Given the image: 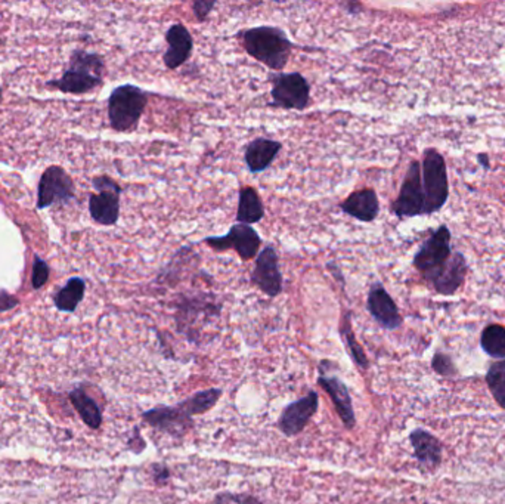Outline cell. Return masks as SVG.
I'll list each match as a JSON object with an SVG mask.
<instances>
[{
	"label": "cell",
	"instance_id": "17",
	"mask_svg": "<svg viewBox=\"0 0 505 504\" xmlns=\"http://www.w3.org/2000/svg\"><path fill=\"white\" fill-rule=\"evenodd\" d=\"M222 307L214 300H210L205 294L194 296V298L179 299L178 307H176V324L180 333H192V324L196 323V318L200 314L205 316H220Z\"/></svg>",
	"mask_w": 505,
	"mask_h": 504
},
{
	"label": "cell",
	"instance_id": "27",
	"mask_svg": "<svg viewBox=\"0 0 505 504\" xmlns=\"http://www.w3.org/2000/svg\"><path fill=\"white\" fill-rule=\"evenodd\" d=\"M489 392L495 403L505 410V360L495 361L485 376Z\"/></svg>",
	"mask_w": 505,
	"mask_h": 504
},
{
	"label": "cell",
	"instance_id": "29",
	"mask_svg": "<svg viewBox=\"0 0 505 504\" xmlns=\"http://www.w3.org/2000/svg\"><path fill=\"white\" fill-rule=\"evenodd\" d=\"M227 501H232L236 504H263L257 497L252 494H231V492H223L216 497V503L222 504Z\"/></svg>",
	"mask_w": 505,
	"mask_h": 504
},
{
	"label": "cell",
	"instance_id": "18",
	"mask_svg": "<svg viewBox=\"0 0 505 504\" xmlns=\"http://www.w3.org/2000/svg\"><path fill=\"white\" fill-rule=\"evenodd\" d=\"M410 443L414 450V459L422 469H439L444 460V447L437 436L429 430L417 428L410 434Z\"/></svg>",
	"mask_w": 505,
	"mask_h": 504
},
{
	"label": "cell",
	"instance_id": "34",
	"mask_svg": "<svg viewBox=\"0 0 505 504\" xmlns=\"http://www.w3.org/2000/svg\"><path fill=\"white\" fill-rule=\"evenodd\" d=\"M477 160H479L480 166H484L485 169H489L488 154H479V156H477Z\"/></svg>",
	"mask_w": 505,
	"mask_h": 504
},
{
	"label": "cell",
	"instance_id": "16",
	"mask_svg": "<svg viewBox=\"0 0 505 504\" xmlns=\"http://www.w3.org/2000/svg\"><path fill=\"white\" fill-rule=\"evenodd\" d=\"M318 385L327 392L332 399L333 405L336 408L340 420L343 421L344 428L348 430L355 429L357 414L353 410L352 396L349 392L348 385L337 376H327V374H319Z\"/></svg>",
	"mask_w": 505,
	"mask_h": 504
},
{
	"label": "cell",
	"instance_id": "30",
	"mask_svg": "<svg viewBox=\"0 0 505 504\" xmlns=\"http://www.w3.org/2000/svg\"><path fill=\"white\" fill-rule=\"evenodd\" d=\"M216 0H196L192 4V9H194V15H196V21L204 22L207 18H209L210 12L213 11L214 6H216Z\"/></svg>",
	"mask_w": 505,
	"mask_h": 504
},
{
	"label": "cell",
	"instance_id": "19",
	"mask_svg": "<svg viewBox=\"0 0 505 504\" xmlns=\"http://www.w3.org/2000/svg\"><path fill=\"white\" fill-rule=\"evenodd\" d=\"M340 211L359 222L371 224L380 213L379 196L373 188H362L353 191L348 198L340 203Z\"/></svg>",
	"mask_w": 505,
	"mask_h": 504
},
{
	"label": "cell",
	"instance_id": "21",
	"mask_svg": "<svg viewBox=\"0 0 505 504\" xmlns=\"http://www.w3.org/2000/svg\"><path fill=\"white\" fill-rule=\"evenodd\" d=\"M283 149V142L269 138H256L245 147L244 162L252 173L268 171Z\"/></svg>",
	"mask_w": 505,
	"mask_h": 504
},
{
	"label": "cell",
	"instance_id": "25",
	"mask_svg": "<svg viewBox=\"0 0 505 504\" xmlns=\"http://www.w3.org/2000/svg\"><path fill=\"white\" fill-rule=\"evenodd\" d=\"M480 348L493 360H505V327L489 324L480 334Z\"/></svg>",
	"mask_w": 505,
	"mask_h": 504
},
{
	"label": "cell",
	"instance_id": "24",
	"mask_svg": "<svg viewBox=\"0 0 505 504\" xmlns=\"http://www.w3.org/2000/svg\"><path fill=\"white\" fill-rule=\"evenodd\" d=\"M340 336L343 339L346 351H348L349 356L352 358L353 363L361 370L370 369V360H368V356H366L361 343L357 342V336L353 333L352 314L350 312H346L343 318H341Z\"/></svg>",
	"mask_w": 505,
	"mask_h": 504
},
{
	"label": "cell",
	"instance_id": "26",
	"mask_svg": "<svg viewBox=\"0 0 505 504\" xmlns=\"http://www.w3.org/2000/svg\"><path fill=\"white\" fill-rule=\"evenodd\" d=\"M86 284L82 278H71L55 296V305L62 312H75L84 296Z\"/></svg>",
	"mask_w": 505,
	"mask_h": 504
},
{
	"label": "cell",
	"instance_id": "6",
	"mask_svg": "<svg viewBox=\"0 0 505 504\" xmlns=\"http://www.w3.org/2000/svg\"><path fill=\"white\" fill-rule=\"evenodd\" d=\"M270 107L281 110L305 111L310 106V84L299 71L270 73Z\"/></svg>",
	"mask_w": 505,
	"mask_h": 504
},
{
	"label": "cell",
	"instance_id": "5",
	"mask_svg": "<svg viewBox=\"0 0 505 504\" xmlns=\"http://www.w3.org/2000/svg\"><path fill=\"white\" fill-rule=\"evenodd\" d=\"M104 70V60L98 53L77 52L71 58L70 68L52 84L62 92L82 95L102 84Z\"/></svg>",
	"mask_w": 505,
	"mask_h": 504
},
{
	"label": "cell",
	"instance_id": "32",
	"mask_svg": "<svg viewBox=\"0 0 505 504\" xmlns=\"http://www.w3.org/2000/svg\"><path fill=\"white\" fill-rule=\"evenodd\" d=\"M151 474H153V481L157 484L158 487H164L170 481V469L163 463H154L151 466Z\"/></svg>",
	"mask_w": 505,
	"mask_h": 504
},
{
	"label": "cell",
	"instance_id": "15",
	"mask_svg": "<svg viewBox=\"0 0 505 504\" xmlns=\"http://www.w3.org/2000/svg\"><path fill=\"white\" fill-rule=\"evenodd\" d=\"M167 49L163 55V62L167 70H178L185 62L191 58L194 51V39L187 27L182 22H174L167 28L166 36Z\"/></svg>",
	"mask_w": 505,
	"mask_h": 504
},
{
	"label": "cell",
	"instance_id": "9",
	"mask_svg": "<svg viewBox=\"0 0 505 504\" xmlns=\"http://www.w3.org/2000/svg\"><path fill=\"white\" fill-rule=\"evenodd\" d=\"M250 281L268 298L274 299L283 293L284 276L279 268V254L272 244H268L257 254Z\"/></svg>",
	"mask_w": 505,
	"mask_h": 504
},
{
	"label": "cell",
	"instance_id": "8",
	"mask_svg": "<svg viewBox=\"0 0 505 504\" xmlns=\"http://www.w3.org/2000/svg\"><path fill=\"white\" fill-rule=\"evenodd\" d=\"M93 187L98 194L91 196V202H89L92 220H95L96 224L105 225V227L117 224L118 218H120L122 188L108 176L95 178Z\"/></svg>",
	"mask_w": 505,
	"mask_h": 504
},
{
	"label": "cell",
	"instance_id": "12",
	"mask_svg": "<svg viewBox=\"0 0 505 504\" xmlns=\"http://www.w3.org/2000/svg\"><path fill=\"white\" fill-rule=\"evenodd\" d=\"M319 395L317 390H309L306 396L297 399L294 403H290L284 407L281 416H279L278 429L281 434L287 438H293L301 435L318 412Z\"/></svg>",
	"mask_w": 505,
	"mask_h": 504
},
{
	"label": "cell",
	"instance_id": "20",
	"mask_svg": "<svg viewBox=\"0 0 505 504\" xmlns=\"http://www.w3.org/2000/svg\"><path fill=\"white\" fill-rule=\"evenodd\" d=\"M73 197V184L66 172L60 167H51L44 173L39 185V207H46L53 202H68Z\"/></svg>",
	"mask_w": 505,
	"mask_h": 504
},
{
	"label": "cell",
	"instance_id": "14",
	"mask_svg": "<svg viewBox=\"0 0 505 504\" xmlns=\"http://www.w3.org/2000/svg\"><path fill=\"white\" fill-rule=\"evenodd\" d=\"M366 309L381 329L392 332V330L399 329L404 323L397 302L393 300L392 296L389 294L388 290L384 289L381 283H374L371 285L368 298H366Z\"/></svg>",
	"mask_w": 505,
	"mask_h": 504
},
{
	"label": "cell",
	"instance_id": "11",
	"mask_svg": "<svg viewBox=\"0 0 505 504\" xmlns=\"http://www.w3.org/2000/svg\"><path fill=\"white\" fill-rule=\"evenodd\" d=\"M451 231L446 225H440L420 246L413 263L421 272L422 276H427L442 267L451 258Z\"/></svg>",
	"mask_w": 505,
	"mask_h": 504
},
{
	"label": "cell",
	"instance_id": "33",
	"mask_svg": "<svg viewBox=\"0 0 505 504\" xmlns=\"http://www.w3.org/2000/svg\"><path fill=\"white\" fill-rule=\"evenodd\" d=\"M18 300L12 296H9L4 292H0V311H8L11 308L17 307Z\"/></svg>",
	"mask_w": 505,
	"mask_h": 504
},
{
	"label": "cell",
	"instance_id": "13",
	"mask_svg": "<svg viewBox=\"0 0 505 504\" xmlns=\"http://www.w3.org/2000/svg\"><path fill=\"white\" fill-rule=\"evenodd\" d=\"M467 272H469V265H467L464 254L455 252L442 267L437 268L436 271L424 278L433 287L436 293L453 296L464 284Z\"/></svg>",
	"mask_w": 505,
	"mask_h": 504
},
{
	"label": "cell",
	"instance_id": "35",
	"mask_svg": "<svg viewBox=\"0 0 505 504\" xmlns=\"http://www.w3.org/2000/svg\"><path fill=\"white\" fill-rule=\"evenodd\" d=\"M2 386H4V383H2V381H0V389H2Z\"/></svg>",
	"mask_w": 505,
	"mask_h": 504
},
{
	"label": "cell",
	"instance_id": "31",
	"mask_svg": "<svg viewBox=\"0 0 505 504\" xmlns=\"http://www.w3.org/2000/svg\"><path fill=\"white\" fill-rule=\"evenodd\" d=\"M49 272L46 263L42 260V259L36 258L35 260V271H33V287L35 289H40L42 285L48 280Z\"/></svg>",
	"mask_w": 505,
	"mask_h": 504
},
{
	"label": "cell",
	"instance_id": "22",
	"mask_svg": "<svg viewBox=\"0 0 505 504\" xmlns=\"http://www.w3.org/2000/svg\"><path fill=\"white\" fill-rule=\"evenodd\" d=\"M265 218V206L254 187H243L238 193L236 224L256 225Z\"/></svg>",
	"mask_w": 505,
	"mask_h": 504
},
{
	"label": "cell",
	"instance_id": "23",
	"mask_svg": "<svg viewBox=\"0 0 505 504\" xmlns=\"http://www.w3.org/2000/svg\"><path fill=\"white\" fill-rule=\"evenodd\" d=\"M68 398H70L73 407L76 408V412H79L84 425L89 426L93 430L100 429V425H102V410H100L95 399L87 394L84 386H79V388L71 390Z\"/></svg>",
	"mask_w": 505,
	"mask_h": 504
},
{
	"label": "cell",
	"instance_id": "1",
	"mask_svg": "<svg viewBox=\"0 0 505 504\" xmlns=\"http://www.w3.org/2000/svg\"><path fill=\"white\" fill-rule=\"evenodd\" d=\"M222 394L219 388L198 390L176 405H156L142 412V420L154 430L170 435L172 438L182 439L194 428V416L210 412Z\"/></svg>",
	"mask_w": 505,
	"mask_h": 504
},
{
	"label": "cell",
	"instance_id": "4",
	"mask_svg": "<svg viewBox=\"0 0 505 504\" xmlns=\"http://www.w3.org/2000/svg\"><path fill=\"white\" fill-rule=\"evenodd\" d=\"M424 215L439 212L448 202L449 184L446 163L437 149H426L421 166Z\"/></svg>",
	"mask_w": 505,
	"mask_h": 504
},
{
	"label": "cell",
	"instance_id": "10",
	"mask_svg": "<svg viewBox=\"0 0 505 504\" xmlns=\"http://www.w3.org/2000/svg\"><path fill=\"white\" fill-rule=\"evenodd\" d=\"M393 215L399 220L424 215V193L421 184V166L413 162L408 167L401 191L392 204Z\"/></svg>",
	"mask_w": 505,
	"mask_h": 504
},
{
	"label": "cell",
	"instance_id": "7",
	"mask_svg": "<svg viewBox=\"0 0 505 504\" xmlns=\"http://www.w3.org/2000/svg\"><path fill=\"white\" fill-rule=\"evenodd\" d=\"M203 243L218 253L234 251L244 262L257 258L261 247V238L259 233L250 225L244 224L232 225L225 236L207 237L203 240Z\"/></svg>",
	"mask_w": 505,
	"mask_h": 504
},
{
	"label": "cell",
	"instance_id": "2",
	"mask_svg": "<svg viewBox=\"0 0 505 504\" xmlns=\"http://www.w3.org/2000/svg\"><path fill=\"white\" fill-rule=\"evenodd\" d=\"M245 52L274 73H281L292 57L296 44L285 31L275 26L252 27L236 35Z\"/></svg>",
	"mask_w": 505,
	"mask_h": 504
},
{
	"label": "cell",
	"instance_id": "3",
	"mask_svg": "<svg viewBox=\"0 0 505 504\" xmlns=\"http://www.w3.org/2000/svg\"><path fill=\"white\" fill-rule=\"evenodd\" d=\"M148 106V92L135 84H122L108 98L109 124L116 132H133Z\"/></svg>",
	"mask_w": 505,
	"mask_h": 504
},
{
	"label": "cell",
	"instance_id": "28",
	"mask_svg": "<svg viewBox=\"0 0 505 504\" xmlns=\"http://www.w3.org/2000/svg\"><path fill=\"white\" fill-rule=\"evenodd\" d=\"M431 369L442 378H455L458 374L457 367L453 364V358L444 352H436L431 358Z\"/></svg>",
	"mask_w": 505,
	"mask_h": 504
}]
</instances>
